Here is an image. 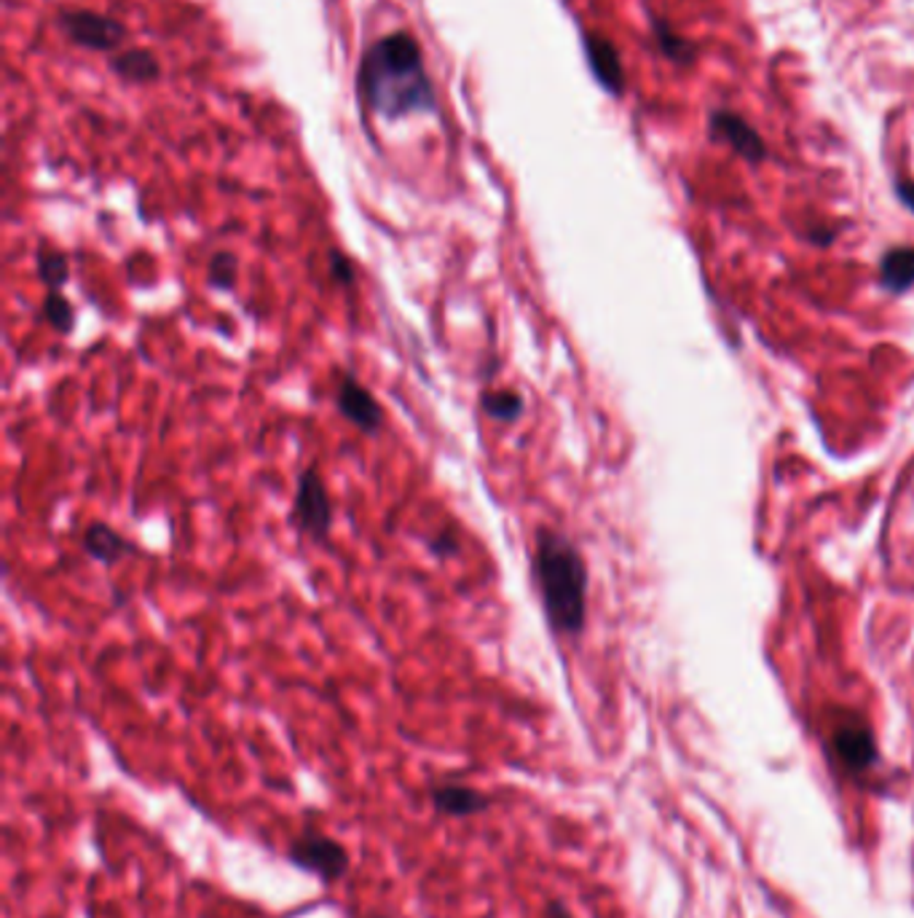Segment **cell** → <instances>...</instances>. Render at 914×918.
<instances>
[{
	"mask_svg": "<svg viewBox=\"0 0 914 918\" xmlns=\"http://www.w3.org/2000/svg\"><path fill=\"white\" fill-rule=\"evenodd\" d=\"M83 550H86L94 561H99V565L110 567L116 565V561H121L124 556L132 554L134 546L127 537L118 535L113 526L103 524V521H94V524H89L86 532H83Z\"/></svg>",
	"mask_w": 914,
	"mask_h": 918,
	"instance_id": "8",
	"label": "cell"
},
{
	"mask_svg": "<svg viewBox=\"0 0 914 918\" xmlns=\"http://www.w3.org/2000/svg\"><path fill=\"white\" fill-rule=\"evenodd\" d=\"M531 567L553 631L569 637L579 634L587 609V570L579 550L561 532L542 526L537 532Z\"/></svg>",
	"mask_w": 914,
	"mask_h": 918,
	"instance_id": "1",
	"label": "cell"
},
{
	"mask_svg": "<svg viewBox=\"0 0 914 918\" xmlns=\"http://www.w3.org/2000/svg\"><path fill=\"white\" fill-rule=\"evenodd\" d=\"M831 746H834V755L840 757V763L851 774L869 771L877 760V746L875 739H871V731L858 718H845L836 722L834 733H831Z\"/></svg>",
	"mask_w": 914,
	"mask_h": 918,
	"instance_id": "6",
	"label": "cell"
},
{
	"mask_svg": "<svg viewBox=\"0 0 914 918\" xmlns=\"http://www.w3.org/2000/svg\"><path fill=\"white\" fill-rule=\"evenodd\" d=\"M330 275L343 288H352L358 282V269H354L352 258L341 251H330Z\"/></svg>",
	"mask_w": 914,
	"mask_h": 918,
	"instance_id": "16",
	"label": "cell"
},
{
	"mask_svg": "<svg viewBox=\"0 0 914 918\" xmlns=\"http://www.w3.org/2000/svg\"><path fill=\"white\" fill-rule=\"evenodd\" d=\"M371 918H387V916H371Z\"/></svg>",
	"mask_w": 914,
	"mask_h": 918,
	"instance_id": "19",
	"label": "cell"
},
{
	"mask_svg": "<svg viewBox=\"0 0 914 918\" xmlns=\"http://www.w3.org/2000/svg\"><path fill=\"white\" fill-rule=\"evenodd\" d=\"M65 27L81 44L94 46V49H108L121 38V27L110 20H99L94 14H68L65 16Z\"/></svg>",
	"mask_w": 914,
	"mask_h": 918,
	"instance_id": "9",
	"label": "cell"
},
{
	"mask_svg": "<svg viewBox=\"0 0 914 918\" xmlns=\"http://www.w3.org/2000/svg\"><path fill=\"white\" fill-rule=\"evenodd\" d=\"M207 280H210V286L218 288V290L234 288V282H236L234 253H218V256L210 260V269H207Z\"/></svg>",
	"mask_w": 914,
	"mask_h": 918,
	"instance_id": "14",
	"label": "cell"
},
{
	"mask_svg": "<svg viewBox=\"0 0 914 918\" xmlns=\"http://www.w3.org/2000/svg\"><path fill=\"white\" fill-rule=\"evenodd\" d=\"M288 860L306 873L319 875L325 884H338L349 870L347 846L323 833H304L288 846Z\"/></svg>",
	"mask_w": 914,
	"mask_h": 918,
	"instance_id": "4",
	"label": "cell"
},
{
	"mask_svg": "<svg viewBox=\"0 0 914 918\" xmlns=\"http://www.w3.org/2000/svg\"><path fill=\"white\" fill-rule=\"evenodd\" d=\"M293 519L298 530L314 543L328 541L332 530V502L328 495V484L319 476L317 467H306L298 476L293 500Z\"/></svg>",
	"mask_w": 914,
	"mask_h": 918,
	"instance_id": "3",
	"label": "cell"
},
{
	"mask_svg": "<svg viewBox=\"0 0 914 918\" xmlns=\"http://www.w3.org/2000/svg\"><path fill=\"white\" fill-rule=\"evenodd\" d=\"M336 406L338 414H341L349 425H354L360 432H365V435H378V432L384 430V422H387L384 406L376 400V395L349 371H343L341 376H338Z\"/></svg>",
	"mask_w": 914,
	"mask_h": 918,
	"instance_id": "5",
	"label": "cell"
},
{
	"mask_svg": "<svg viewBox=\"0 0 914 918\" xmlns=\"http://www.w3.org/2000/svg\"><path fill=\"white\" fill-rule=\"evenodd\" d=\"M118 70L129 75V79H151V75H156V65H153L151 55H145V51H134V55L118 59Z\"/></svg>",
	"mask_w": 914,
	"mask_h": 918,
	"instance_id": "15",
	"label": "cell"
},
{
	"mask_svg": "<svg viewBox=\"0 0 914 918\" xmlns=\"http://www.w3.org/2000/svg\"><path fill=\"white\" fill-rule=\"evenodd\" d=\"M548 918H572V916H569V910L563 908V903H550Z\"/></svg>",
	"mask_w": 914,
	"mask_h": 918,
	"instance_id": "18",
	"label": "cell"
},
{
	"mask_svg": "<svg viewBox=\"0 0 914 918\" xmlns=\"http://www.w3.org/2000/svg\"><path fill=\"white\" fill-rule=\"evenodd\" d=\"M430 801L435 805L437 814L456 816V820H465V816L483 814V811L491 809V798L483 795L480 790L467 785H456V781H443V785L430 787Z\"/></svg>",
	"mask_w": 914,
	"mask_h": 918,
	"instance_id": "7",
	"label": "cell"
},
{
	"mask_svg": "<svg viewBox=\"0 0 914 918\" xmlns=\"http://www.w3.org/2000/svg\"><path fill=\"white\" fill-rule=\"evenodd\" d=\"M480 408L485 411V417L496 419L502 425H513L515 419H520L524 414L526 400L524 395L515 393V390H485L480 395Z\"/></svg>",
	"mask_w": 914,
	"mask_h": 918,
	"instance_id": "11",
	"label": "cell"
},
{
	"mask_svg": "<svg viewBox=\"0 0 914 918\" xmlns=\"http://www.w3.org/2000/svg\"><path fill=\"white\" fill-rule=\"evenodd\" d=\"M426 548H430L432 554L437 556V559H450V556L459 554V541L454 537V532L443 530V532H437V535H432L430 541H426Z\"/></svg>",
	"mask_w": 914,
	"mask_h": 918,
	"instance_id": "17",
	"label": "cell"
},
{
	"mask_svg": "<svg viewBox=\"0 0 914 918\" xmlns=\"http://www.w3.org/2000/svg\"><path fill=\"white\" fill-rule=\"evenodd\" d=\"M35 264H38V277L49 290H59L65 282L70 280V266L68 256L65 253L55 251V247H38V256H35Z\"/></svg>",
	"mask_w": 914,
	"mask_h": 918,
	"instance_id": "12",
	"label": "cell"
},
{
	"mask_svg": "<svg viewBox=\"0 0 914 918\" xmlns=\"http://www.w3.org/2000/svg\"><path fill=\"white\" fill-rule=\"evenodd\" d=\"M40 310H44L46 323H49L57 334H70V330H73L75 310H73V304L59 293V290H49V295L44 299V306H40Z\"/></svg>",
	"mask_w": 914,
	"mask_h": 918,
	"instance_id": "13",
	"label": "cell"
},
{
	"mask_svg": "<svg viewBox=\"0 0 914 918\" xmlns=\"http://www.w3.org/2000/svg\"><path fill=\"white\" fill-rule=\"evenodd\" d=\"M362 92L373 108L387 116L432 108L430 81L411 35L397 33L373 46L362 65Z\"/></svg>",
	"mask_w": 914,
	"mask_h": 918,
	"instance_id": "2",
	"label": "cell"
},
{
	"mask_svg": "<svg viewBox=\"0 0 914 918\" xmlns=\"http://www.w3.org/2000/svg\"><path fill=\"white\" fill-rule=\"evenodd\" d=\"M882 286L893 293H901V290L914 286V251L912 247H895L890 251L886 258H882L880 266Z\"/></svg>",
	"mask_w": 914,
	"mask_h": 918,
	"instance_id": "10",
	"label": "cell"
}]
</instances>
